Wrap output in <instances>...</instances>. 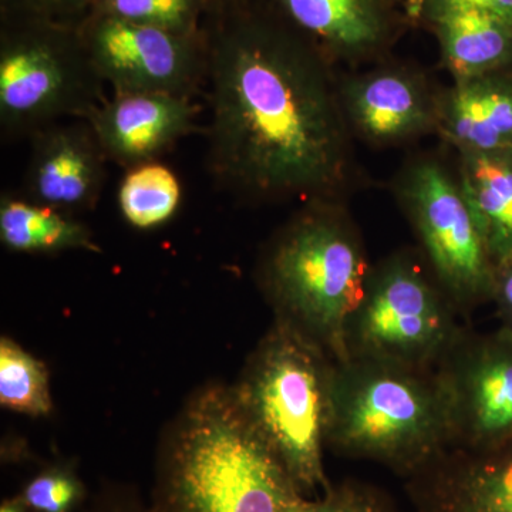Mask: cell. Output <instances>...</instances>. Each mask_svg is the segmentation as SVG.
<instances>
[{
    "instance_id": "27",
    "label": "cell",
    "mask_w": 512,
    "mask_h": 512,
    "mask_svg": "<svg viewBox=\"0 0 512 512\" xmlns=\"http://www.w3.org/2000/svg\"><path fill=\"white\" fill-rule=\"evenodd\" d=\"M500 328L512 332V255L495 265L493 299Z\"/></svg>"
},
{
    "instance_id": "26",
    "label": "cell",
    "mask_w": 512,
    "mask_h": 512,
    "mask_svg": "<svg viewBox=\"0 0 512 512\" xmlns=\"http://www.w3.org/2000/svg\"><path fill=\"white\" fill-rule=\"evenodd\" d=\"M453 6H476V8L488 10L512 26V0H413V20L420 22L427 13L453 8Z\"/></svg>"
},
{
    "instance_id": "17",
    "label": "cell",
    "mask_w": 512,
    "mask_h": 512,
    "mask_svg": "<svg viewBox=\"0 0 512 512\" xmlns=\"http://www.w3.org/2000/svg\"><path fill=\"white\" fill-rule=\"evenodd\" d=\"M439 43L440 59L453 80L512 70V26L476 6H453L427 13Z\"/></svg>"
},
{
    "instance_id": "18",
    "label": "cell",
    "mask_w": 512,
    "mask_h": 512,
    "mask_svg": "<svg viewBox=\"0 0 512 512\" xmlns=\"http://www.w3.org/2000/svg\"><path fill=\"white\" fill-rule=\"evenodd\" d=\"M456 170L494 264L512 255V150L457 153Z\"/></svg>"
},
{
    "instance_id": "15",
    "label": "cell",
    "mask_w": 512,
    "mask_h": 512,
    "mask_svg": "<svg viewBox=\"0 0 512 512\" xmlns=\"http://www.w3.org/2000/svg\"><path fill=\"white\" fill-rule=\"evenodd\" d=\"M406 480L417 512H512V441L490 451L447 448Z\"/></svg>"
},
{
    "instance_id": "16",
    "label": "cell",
    "mask_w": 512,
    "mask_h": 512,
    "mask_svg": "<svg viewBox=\"0 0 512 512\" xmlns=\"http://www.w3.org/2000/svg\"><path fill=\"white\" fill-rule=\"evenodd\" d=\"M437 136L457 153L512 150V70L443 87Z\"/></svg>"
},
{
    "instance_id": "28",
    "label": "cell",
    "mask_w": 512,
    "mask_h": 512,
    "mask_svg": "<svg viewBox=\"0 0 512 512\" xmlns=\"http://www.w3.org/2000/svg\"><path fill=\"white\" fill-rule=\"evenodd\" d=\"M0 512H30L28 507H26L25 503H23L22 498L16 497L12 498V500L3 501L2 505H0Z\"/></svg>"
},
{
    "instance_id": "23",
    "label": "cell",
    "mask_w": 512,
    "mask_h": 512,
    "mask_svg": "<svg viewBox=\"0 0 512 512\" xmlns=\"http://www.w3.org/2000/svg\"><path fill=\"white\" fill-rule=\"evenodd\" d=\"M20 498L30 512H74L84 487L69 468L53 467L30 480Z\"/></svg>"
},
{
    "instance_id": "7",
    "label": "cell",
    "mask_w": 512,
    "mask_h": 512,
    "mask_svg": "<svg viewBox=\"0 0 512 512\" xmlns=\"http://www.w3.org/2000/svg\"><path fill=\"white\" fill-rule=\"evenodd\" d=\"M460 318L421 252L399 249L370 269L346 326L348 359L436 370L467 329Z\"/></svg>"
},
{
    "instance_id": "25",
    "label": "cell",
    "mask_w": 512,
    "mask_h": 512,
    "mask_svg": "<svg viewBox=\"0 0 512 512\" xmlns=\"http://www.w3.org/2000/svg\"><path fill=\"white\" fill-rule=\"evenodd\" d=\"M94 0H0L6 18L46 20L79 26L92 12Z\"/></svg>"
},
{
    "instance_id": "5",
    "label": "cell",
    "mask_w": 512,
    "mask_h": 512,
    "mask_svg": "<svg viewBox=\"0 0 512 512\" xmlns=\"http://www.w3.org/2000/svg\"><path fill=\"white\" fill-rule=\"evenodd\" d=\"M333 365L315 343L276 320L234 387L249 420L305 497L330 487L323 448Z\"/></svg>"
},
{
    "instance_id": "13",
    "label": "cell",
    "mask_w": 512,
    "mask_h": 512,
    "mask_svg": "<svg viewBox=\"0 0 512 512\" xmlns=\"http://www.w3.org/2000/svg\"><path fill=\"white\" fill-rule=\"evenodd\" d=\"M23 195L73 215L96 207L107 156L87 120L57 123L33 134Z\"/></svg>"
},
{
    "instance_id": "20",
    "label": "cell",
    "mask_w": 512,
    "mask_h": 512,
    "mask_svg": "<svg viewBox=\"0 0 512 512\" xmlns=\"http://www.w3.org/2000/svg\"><path fill=\"white\" fill-rule=\"evenodd\" d=\"M181 184L167 165L150 161L128 168L119 188V207L131 227H160L174 217L181 202Z\"/></svg>"
},
{
    "instance_id": "1",
    "label": "cell",
    "mask_w": 512,
    "mask_h": 512,
    "mask_svg": "<svg viewBox=\"0 0 512 512\" xmlns=\"http://www.w3.org/2000/svg\"><path fill=\"white\" fill-rule=\"evenodd\" d=\"M207 170L248 204L346 200L359 184L340 69L262 0H212Z\"/></svg>"
},
{
    "instance_id": "10",
    "label": "cell",
    "mask_w": 512,
    "mask_h": 512,
    "mask_svg": "<svg viewBox=\"0 0 512 512\" xmlns=\"http://www.w3.org/2000/svg\"><path fill=\"white\" fill-rule=\"evenodd\" d=\"M450 447L490 451L512 441V332L466 329L436 367Z\"/></svg>"
},
{
    "instance_id": "12",
    "label": "cell",
    "mask_w": 512,
    "mask_h": 512,
    "mask_svg": "<svg viewBox=\"0 0 512 512\" xmlns=\"http://www.w3.org/2000/svg\"><path fill=\"white\" fill-rule=\"evenodd\" d=\"M311 40L330 63L349 70L387 59L413 23V0H262Z\"/></svg>"
},
{
    "instance_id": "29",
    "label": "cell",
    "mask_w": 512,
    "mask_h": 512,
    "mask_svg": "<svg viewBox=\"0 0 512 512\" xmlns=\"http://www.w3.org/2000/svg\"><path fill=\"white\" fill-rule=\"evenodd\" d=\"M114 512H119V511H114ZM124 512H137V511H124ZM138 512H153V510H150V511H138Z\"/></svg>"
},
{
    "instance_id": "6",
    "label": "cell",
    "mask_w": 512,
    "mask_h": 512,
    "mask_svg": "<svg viewBox=\"0 0 512 512\" xmlns=\"http://www.w3.org/2000/svg\"><path fill=\"white\" fill-rule=\"evenodd\" d=\"M77 26L6 18L0 28V130L6 140L86 120L106 101Z\"/></svg>"
},
{
    "instance_id": "2",
    "label": "cell",
    "mask_w": 512,
    "mask_h": 512,
    "mask_svg": "<svg viewBox=\"0 0 512 512\" xmlns=\"http://www.w3.org/2000/svg\"><path fill=\"white\" fill-rule=\"evenodd\" d=\"M301 495L234 389L210 387L165 450L153 512H286Z\"/></svg>"
},
{
    "instance_id": "19",
    "label": "cell",
    "mask_w": 512,
    "mask_h": 512,
    "mask_svg": "<svg viewBox=\"0 0 512 512\" xmlns=\"http://www.w3.org/2000/svg\"><path fill=\"white\" fill-rule=\"evenodd\" d=\"M0 239L9 251L19 254L101 251L82 221L37 204L22 192L6 191L0 198Z\"/></svg>"
},
{
    "instance_id": "21",
    "label": "cell",
    "mask_w": 512,
    "mask_h": 512,
    "mask_svg": "<svg viewBox=\"0 0 512 512\" xmlns=\"http://www.w3.org/2000/svg\"><path fill=\"white\" fill-rule=\"evenodd\" d=\"M0 403L29 416L52 410L46 367L8 338L0 342Z\"/></svg>"
},
{
    "instance_id": "4",
    "label": "cell",
    "mask_w": 512,
    "mask_h": 512,
    "mask_svg": "<svg viewBox=\"0 0 512 512\" xmlns=\"http://www.w3.org/2000/svg\"><path fill=\"white\" fill-rule=\"evenodd\" d=\"M326 446L412 477L450 447L436 370L373 359L335 363Z\"/></svg>"
},
{
    "instance_id": "24",
    "label": "cell",
    "mask_w": 512,
    "mask_h": 512,
    "mask_svg": "<svg viewBox=\"0 0 512 512\" xmlns=\"http://www.w3.org/2000/svg\"><path fill=\"white\" fill-rule=\"evenodd\" d=\"M286 512H396L386 497L369 485L346 481L338 487L330 485L323 497L308 500L296 498Z\"/></svg>"
},
{
    "instance_id": "9",
    "label": "cell",
    "mask_w": 512,
    "mask_h": 512,
    "mask_svg": "<svg viewBox=\"0 0 512 512\" xmlns=\"http://www.w3.org/2000/svg\"><path fill=\"white\" fill-rule=\"evenodd\" d=\"M94 69L114 93L194 97L207 82L205 32H174L90 13L79 26Z\"/></svg>"
},
{
    "instance_id": "22",
    "label": "cell",
    "mask_w": 512,
    "mask_h": 512,
    "mask_svg": "<svg viewBox=\"0 0 512 512\" xmlns=\"http://www.w3.org/2000/svg\"><path fill=\"white\" fill-rule=\"evenodd\" d=\"M212 0H94V15L154 26L174 32L200 33Z\"/></svg>"
},
{
    "instance_id": "3",
    "label": "cell",
    "mask_w": 512,
    "mask_h": 512,
    "mask_svg": "<svg viewBox=\"0 0 512 512\" xmlns=\"http://www.w3.org/2000/svg\"><path fill=\"white\" fill-rule=\"evenodd\" d=\"M372 266L346 200L316 198L303 201L269 241L258 276L276 320L340 363L348 359L346 326Z\"/></svg>"
},
{
    "instance_id": "14",
    "label": "cell",
    "mask_w": 512,
    "mask_h": 512,
    "mask_svg": "<svg viewBox=\"0 0 512 512\" xmlns=\"http://www.w3.org/2000/svg\"><path fill=\"white\" fill-rule=\"evenodd\" d=\"M194 97L114 93L87 117L107 160L124 168L157 161L195 130Z\"/></svg>"
},
{
    "instance_id": "11",
    "label": "cell",
    "mask_w": 512,
    "mask_h": 512,
    "mask_svg": "<svg viewBox=\"0 0 512 512\" xmlns=\"http://www.w3.org/2000/svg\"><path fill=\"white\" fill-rule=\"evenodd\" d=\"M338 89L350 134L370 148L437 136L443 87L416 64L387 57L369 69L340 70Z\"/></svg>"
},
{
    "instance_id": "8",
    "label": "cell",
    "mask_w": 512,
    "mask_h": 512,
    "mask_svg": "<svg viewBox=\"0 0 512 512\" xmlns=\"http://www.w3.org/2000/svg\"><path fill=\"white\" fill-rule=\"evenodd\" d=\"M392 192L419 239L420 252L461 316L493 299L495 264L456 168L439 154L410 157Z\"/></svg>"
}]
</instances>
